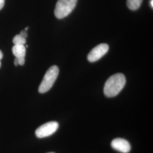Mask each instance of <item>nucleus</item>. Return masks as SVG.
<instances>
[{"mask_svg": "<svg viewBox=\"0 0 153 153\" xmlns=\"http://www.w3.org/2000/svg\"></svg>", "mask_w": 153, "mask_h": 153, "instance_id": "nucleus-16", "label": "nucleus"}, {"mask_svg": "<svg viewBox=\"0 0 153 153\" xmlns=\"http://www.w3.org/2000/svg\"><path fill=\"white\" fill-rule=\"evenodd\" d=\"M150 6H152V8L153 7V0H150Z\"/></svg>", "mask_w": 153, "mask_h": 153, "instance_id": "nucleus-14", "label": "nucleus"}, {"mask_svg": "<svg viewBox=\"0 0 153 153\" xmlns=\"http://www.w3.org/2000/svg\"><path fill=\"white\" fill-rule=\"evenodd\" d=\"M111 146L114 149L122 153H128L131 149L129 142L125 139L117 138L112 140Z\"/></svg>", "mask_w": 153, "mask_h": 153, "instance_id": "nucleus-6", "label": "nucleus"}, {"mask_svg": "<svg viewBox=\"0 0 153 153\" xmlns=\"http://www.w3.org/2000/svg\"><path fill=\"white\" fill-rule=\"evenodd\" d=\"M19 35H20L21 36H22L23 38L26 39V38L27 37V31H26V30H22V31H21V33H19Z\"/></svg>", "mask_w": 153, "mask_h": 153, "instance_id": "nucleus-10", "label": "nucleus"}, {"mask_svg": "<svg viewBox=\"0 0 153 153\" xmlns=\"http://www.w3.org/2000/svg\"><path fill=\"white\" fill-rule=\"evenodd\" d=\"M28 27H26L25 28V30H26V31H27L28 29Z\"/></svg>", "mask_w": 153, "mask_h": 153, "instance_id": "nucleus-15", "label": "nucleus"}, {"mask_svg": "<svg viewBox=\"0 0 153 153\" xmlns=\"http://www.w3.org/2000/svg\"><path fill=\"white\" fill-rule=\"evenodd\" d=\"M59 126L57 122L50 121L39 126L35 131V134L39 138L48 137L57 131Z\"/></svg>", "mask_w": 153, "mask_h": 153, "instance_id": "nucleus-4", "label": "nucleus"}, {"mask_svg": "<svg viewBox=\"0 0 153 153\" xmlns=\"http://www.w3.org/2000/svg\"><path fill=\"white\" fill-rule=\"evenodd\" d=\"M3 57V53L2 52V51L0 50V68H1V60L2 59Z\"/></svg>", "mask_w": 153, "mask_h": 153, "instance_id": "nucleus-13", "label": "nucleus"}, {"mask_svg": "<svg viewBox=\"0 0 153 153\" xmlns=\"http://www.w3.org/2000/svg\"><path fill=\"white\" fill-rule=\"evenodd\" d=\"M142 1L143 0H127L126 5L130 10H136L140 7Z\"/></svg>", "mask_w": 153, "mask_h": 153, "instance_id": "nucleus-8", "label": "nucleus"}, {"mask_svg": "<svg viewBox=\"0 0 153 153\" xmlns=\"http://www.w3.org/2000/svg\"><path fill=\"white\" fill-rule=\"evenodd\" d=\"M59 73V69L57 66L53 65L50 67L45 74L44 78L39 86V92L43 94L49 91L55 83Z\"/></svg>", "mask_w": 153, "mask_h": 153, "instance_id": "nucleus-2", "label": "nucleus"}, {"mask_svg": "<svg viewBox=\"0 0 153 153\" xmlns=\"http://www.w3.org/2000/svg\"><path fill=\"white\" fill-rule=\"evenodd\" d=\"M5 4V0H0V10H1Z\"/></svg>", "mask_w": 153, "mask_h": 153, "instance_id": "nucleus-11", "label": "nucleus"}, {"mask_svg": "<svg viewBox=\"0 0 153 153\" xmlns=\"http://www.w3.org/2000/svg\"><path fill=\"white\" fill-rule=\"evenodd\" d=\"M13 55L18 60L19 65H23L25 62L26 47L25 45H14L12 48Z\"/></svg>", "mask_w": 153, "mask_h": 153, "instance_id": "nucleus-7", "label": "nucleus"}, {"mask_svg": "<svg viewBox=\"0 0 153 153\" xmlns=\"http://www.w3.org/2000/svg\"><path fill=\"white\" fill-rule=\"evenodd\" d=\"M13 43L14 45H25L26 43V40L19 34H18L14 37L13 39Z\"/></svg>", "mask_w": 153, "mask_h": 153, "instance_id": "nucleus-9", "label": "nucleus"}, {"mask_svg": "<svg viewBox=\"0 0 153 153\" xmlns=\"http://www.w3.org/2000/svg\"><path fill=\"white\" fill-rule=\"evenodd\" d=\"M109 50V45L102 43L99 44L94 48L88 56V60L91 62H94L100 59L105 55Z\"/></svg>", "mask_w": 153, "mask_h": 153, "instance_id": "nucleus-5", "label": "nucleus"}, {"mask_svg": "<svg viewBox=\"0 0 153 153\" xmlns=\"http://www.w3.org/2000/svg\"><path fill=\"white\" fill-rule=\"evenodd\" d=\"M78 0H58L55 9V15L58 19H62L71 14L76 7Z\"/></svg>", "mask_w": 153, "mask_h": 153, "instance_id": "nucleus-3", "label": "nucleus"}, {"mask_svg": "<svg viewBox=\"0 0 153 153\" xmlns=\"http://www.w3.org/2000/svg\"><path fill=\"white\" fill-rule=\"evenodd\" d=\"M14 63V64H15V65L16 66L18 65H19V62H18V60L16 58L15 59Z\"/></svg>", "mask_w": 153, "mask_h": 153, "instance_id": "nucleus-12", "label": "nucleus"}, {"mask_svg": "<svg viewBox=\"0 0 153 153\" xmlns=\"http://www.w3.org/2000/svg\"><path fill=\"white\" fill-rule=\"evenodd\" d=\"M126 78L122 73H117L110 76L105 83L104 95L108 98L117 95L125 86Z\"/></svg>", "mask_w": 153, "mask_h": 153, "instance_id": "nucleus-1", "label": "nucleus"}]
</instances>
